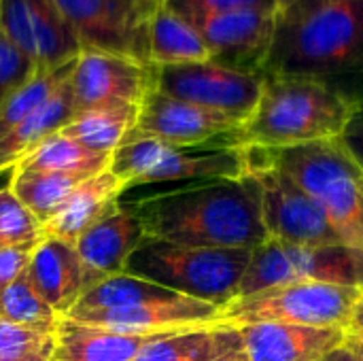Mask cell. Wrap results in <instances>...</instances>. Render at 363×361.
Masks as SVG:
<instances>
[{
  "mask_svg": "<svg viewBox=\"0 0 363 361\" xmlns=\"http://www.w3.org/2000/svg\"><path fill=\"white\" fill-rule=\"evenodd\" d=\"M119 204L138 219L149 238L213 249H255L268 240L262 191L253 174L198 181L140 198L121 196Z\"/></svg>",
  "mask_w": 363,
  "mask_h": 361,
  "instance_id": "6da1fadb",
  "label": "cell"
},
{
  "mask_svg": "<svg viewBox=\"0 0 363 361\" xmlns=\"http://www.w3.org/2000/svg\"><path fill=\"white\" fill-rule=\"evenodd\" d=\"M363 72V0H300L277 11L262 74L332 77Z\"/></svg>",
  "mask_w": 363,
  "mask_h": 361,
  "instance_id": "7a4b0ae2",
  "label": "cell"
},
{
  "mask_svg": "<svg viewBox=\"0 0 363 361\" xmlns=\"http://www.w3.org/2000/svg\"><path fill=\"white\" fill-rule=\"evenodd\" d=\"M359 104L328 81L264 74L262 96L240 130V145L285 149L340 138Z\"/></svg>",
  "mask_w": 363,
  "mask_h": 361,
  "instance_id": "3957f363",
  "label": "cell"
},
{
  "mask_svg": "<svg viewBox=\"0 0 363 361\" xmlns=\"http://www.w3.org/2000/svg\"><path fill=\"white\" fill-rule=\"evenodd\" d=\"M247 151L287 172L325 211L342 243L363 247V170L340 138L285 149L247 147Z\"/></svg>",
  "mask_w": 363,
  "mask_h": 361,
  "instance_id": "277c9868",
  "label": "cell"
},
{
  "mask_svg": "<svg viewBox=\"0 0 363 361\" xmlns=\"http://www.w3.org/2000/svg\"><path fill=\"white\" fill-rule=\"evenodd\" d=\"M251 251L189 247L145 236L130 255L123 274L223 309L236 300Z\"/></svg>",
  "mask_w": 363,
  "mask_h": 361,
  "instance_id": "5b68a950",
  "label": "cell"
},
{
  "mask_svg": "<svg viewBox=\"0 0 363 361\" xmlns=\"http://www.w3.org/2000/svg\"><path fill=\"white\" fill-rule=\"evenodd\" d=\"M108 170L128 189L177 183L242 179L249 174V157L238 147H177L155 138H123L113 151Z\"/></svg>",
  "mask_w": 363,
  "mask_h": 361,
  "instance_id": "8992f818",
  "label": "cell"
},
{
  "mask_svg": "<svg viewBox=\"0 0 363 361\" xmlns=\"http://www.w3.org/2000/svg\"><path fill=\"white\" fill-rule=\"evenodd\" d=\"M298 281L363 289V247L285 245L268 238L251 251L236 298Z\"/></svg>",
  "mask_w": 363,
  "mask_h": 361,
  "instance_id": "52a82bcc",
  "label": "cell"
},
{
  "mask_svg": "<svg viewBox=\"0 0 363 361\" xmlns=\"http://www.w3.org/2000/svg\"><path fill=\"white\" fill-rule=\"evenodd\" d=\"M362 296L363 289L357 287L298 281L232 300L221 309L219 323L240 328L249 323L277 321L342 330Z\"/></svg>",
  "mask_w": 363,
  "mask_h": 361,
  "instance_id": "ba28073f",
  "label": "cell"
},
{
  "mask_svg": "<svg viewBox=\"0 0 363 361\" xmlns=\"http://www.w3.org/2000/svg\"><path fill=\"white\" fill-rule=\"evenodd\" d=\"M162 0H55L81 51H102L151 66L149 26Z\"/></svg>",
  "mask_w": 363,
  "mask_h": 361,
  "instance_id": "9c48e42d",
  "label": "cell"
},
{
  "mask_svg": "<svg viewBox=\"0 0 363 361\" xmlns=\"http://www.w3.org/2000/svg\"><path fill=\"white\" fill-rule=\"evenodd\" d=\"M262 85L264 74L236 70L213 60L153 68V87L157 91L230 115L242 123L253 115Z\"/></svg>",
  "mask_w": 363,
  "mask_h": 361,
  "instance_id": "30bf717a",
  "label": "cell"
},
{
  "mask_svg": "<svg viewBox=\"0 0 363 361\" xmlns=\"http://www.w3.org/2000/svg\"><path fill=\"white\" fill-rule=\"evenodd\" d=\"M247 149V147H245ZM249 174L262 191V219L270 240L285 245H340L325 211L281 168L249 155Z\"/></svg>",
  "mask_w": 363,
  "mask_h": 361,
  "instance_id": "8fae6325",
  "label": "cell"
},
{
  "mask_svg": "<svg viewBox=\"0 0 363 361\" xmlns=\"http://www.w3.org/2000/svg\"><path fill=\"white\" fill-rule=\"evenodd\" d=\"M242 121L166 96L155 87L138 109L136 126L125 138H155L177 147H238Z\"/></svg>",
  "mask_w": 363,
  "mask_h": 361,
  "instance_id": "7c38bea8",
  "label": "cell"
},
{
  "mask_svg": "<svg viewBox=\"0 0 363 361\" xmlns=\"http://www.w3.org/2000/svg\"><path fill=\"white\" fill-rule=\"evenodd\" d=\"M0 30L34 62L36 70L64 66L81 53L55 0H0Z\"/></svg>",
  "mask_w": 363,
  "mask_h": 361,
  "instance_id": "4fadbf2b",
  "label": "cell"
},
{
  "mask_svg": "<svg viewBox=\"0 0 363 361\" xmlns=\"http://www.w3.org/2000/svg\"><path fill=\"white\" fill-rule=\"evenodd\" d=\"M153 68L130 57L83 49L70 74L74 113L111 104L140 106L153 89Z\"/></svg>",
  "mask_w": 363,
  "mask_h": 361,
  "instance_id": "5bb4252c",
  "label": "cell"
},
{
  "mask_svg": "<svg viewBox=\"0 0 363 361\" xmlns=\"http://www.w3.org/2000/svg\"><path fill=\"white\" fill-rule=\"evenodd\" d=\"M191 23L204 38L213 62L262 74L274 38L277 11H232Z\"/></svg>",
  "mask_w": 363,
  "mask_h": 361,
  "instance_id": "9a60e30c",
  "label": "cell"
},
{
  "mask_svg": "<svg viewBox=\"0 0 363 361\" xmlns=\"http://www.w3.org/2000/svg\"><path fill=\"white\" fill-rule=\"evenodd\" d=\"M145 230L138 219L117 204L74 243L85 274V291L104 279L123 274L130 255L143 243Z\"/></svg>",
  "mask_w": 363,
  "mask_h": 361,
  "instance_id": "2e32d148",
  "label": "cell"
},
{
  "mask_svg": "<svg viewBox=\"0 0 363 361\" xmlns=\"http://www.w3.org/2000/svg\"><path fill=\"white\" fill-rule=\"evenodd\" d=\"M249 361H319L342 347V330L306 328L277 321L240 326Z\"/></svg>",
  "mask_w": 363,
  "mask_h": 361,
  "instance_id": "e0dca14e",
  "label": "cell"
},
{
  "mask_svg": "<svg viewBox=\"0 0 363 361\" xmlns=\"http://www.w3.org/2000/svg\"><path fill=\"white\" fill-rule=\"evenodd\" d=\"M26 274L57 317H66L85 294V274L74 247L55 238L36 245Z\"/></svg>",
  "mask_w": 363,
  "mask_h": 361,
  "instance_id": "ac0fdd59",
  "label": "cell"
},
{
  "mask_svg": "<svg viewBox=\"0 0 363 361\" xmlns=\"http://www.w3.org/2000/svg\"><path fill=\"white\" fill-rule=\"evenodd\" d=\"M123 191V181L111 170L85 179L74 187L62 209L43 223V238H55L74 247L85 230L119 204Z\"/></svg>",
  "mask_w": 363,
  "mask_h": 361,
  "instance_id": "d6986e66",
  "label": "cell"
},
{
  "mask_svg": "<svg viewBox=\"0 0 363 361\" xmlns=\"http://www.w3.org/2000/svg\"><path fill=\"white\" fill-rule=\"evenodd\" d=\"M157 334L134 336L60 317L53 332V361H132Z\"/></svg>",
  "mask_w": 363,
  "mask_h": 361,
  "instance_id": "ffe728a7",
  "label": "cell"
},
{
  "mask_svg": "<svg viewBox=\"0 0 363 361\" xmlns=\"http://www.w3.org/2000/svg\"><path fill=\"white\" fill-rule=\"evenodd\" d=\"M74 115L70 79L30 117H26L11 132L0 136V170L15 166L30 149L47 136L60 132Z\"/></svg>",
  "mask_w": 363,
  "mask_h": 361,
  "instance_id": "44dd1931",
  "label": "cell"
},
{
  "mask_svg": "<svg viewBox=\"0 0 363 361\" xmlns=\"http://www.w3.org/2000/svg\"><path fill=\"white\" fill-rule=\"evenodd\" d=\"M149 57L151 66H179L206 62L211 51L191 21L160 2L149 26Z\"/></svg>",
  "mask_w": 363,
  "mask_h": 361,
  "instance_id": "7402d4cb",
  "label": "cell"
},
{
  "mask_svg": "<svg viewBox=\"0 0 363 361\" xmlns=\"http://www.w3.org/2000/svg\"><path fill=\"white\" fill-rule=\"evenodd\" d=\"M238 334L228 323L198 326L153 336L132 361H213Z\"/></svg>",
  "mask_w": 363,
  "mask_h": 361,
  "instance_id": "603a6c76",
  "label": "cell"
},
{
  "mask_svg": "<svg viewBox=\"0 0 363 361\" xmlns=\"http://www.w3.org/2000/svg\"><path fill=\"white\" fill-rule=\"evenodd\" d=\"M113 153H98L91 151L77 140L55 132L40 140L34 149H30L17 164V170H40V172H62V174H79V177H94L111 166Z\"/></svg>",
  "mask_w": 363,
  "mask_h": 361,
  "instance_id": "cb8c5ba5",
  "label": "cell"
},
{
  "mask_svg": "<svg viewBox=\"0 0 363 361\" xmlns=\"http://www.w3.org/2000/svg\"><path fill=\"white\" fill-rule=\"evenodd\" d=\"M138 109L140 106L134 104H111V106L87 109L74 113L72 119L60 132L91 151L113 153L136 126Z\"/></svg>",
  "mask_w": 363,
  "mask_h": 361,
  "instance_id": "d4e9b609",
  "label": "cell"
},
{
  "mask_svg": "<svg viewBox=\"0 0 363 361\" xmlns=\"http://www.w3.org/2000/svg\"><path fill=\"white\" fill-rule=\"evenodd\" d=\"M83 181L85 177H79V174L15 168L11 191L40 223H45L62 209V204L74 191V187Z\"/></svg>",
  "mask_w": 363,
  "mask_h": 361,
  "instance_id": "484cf974",
  "label": "cell"
},
{
  "mask_svg": "<svg viewBox=\"0 0 363 361\" xmlns=\"http://www.w3.org/2000/svg\"><path fill=\"white\" fill-rule=\"evenodd\" d=\"M74 60L64 64V66H57V68L36 70L21 87H17L0 104V136L11 132L26 117H30L38 106H43L70 79L72 68H74Z\"/></svg>",
  "mask_w": 363,
  "mask_h": 361,
  "instance_id": "4316f807",
  "label": "cell"
},
{
  "mask_svg": "<svg viewBox=\"0 0 363 361\" xmlns=\"http://www.w3.org/2000/svg\"><path fill=\"white\" fill-rule=\"evenodd\" d=\"M0 319L40 334H53L60 321L51 306L32 287L28 274H21L0 294Z\"/></svg>",
  "mask_w": 363,
  "mask_h": 361,
  "instance_id": "83f0119b",
  "label": "cell"
},
{
  "mask_svg": "<svg viewBox=\"0 0 363 361\" xmlns=\"http://www.w3.org/2000/svg\"><path fill=\"white\" fill-rule=\"evenodd\" d=\"M53 334H40L0 319V361H49Z\"/></svg>",
  "mask_w": 363,
  "mask_h": 361,
  "instance_id": "f1b7e54d",
  "label": "cell"
},
{
  "mask_svg": "<svg viewBox=\"0 0 363 361\" xmlns=\"http://www.w3.org/2000/svg\"><path fill=\"white\" fill-rule=\"evenodd\" d=\"M43 238V223L15 198L11 187L0 191V245H28Z\"/></svg>",
  "mask_w": 363,
  "mask_h": 361,
  "instance_id": "f546056e",
  "label": "cell"
},
{
  "mask_svg": "<svg viewBox=\"0 0 363 361\" xmlns=\"http://www.w3.org/2000/svg\"><path fill=\"white\" fill-rule=\"evenodd\" d=\"M34 72V62L0 30V104Z\"/></svg>",
  "mask_w": 363,
  "mask_h": 361,
  "instance_id": "4dcf8cb0",
  "label": "cell"
},
{
  "mask_svg": "<svg viewBox=\"0 0 363 361\" xmlns=\"http://www.w3.org/2000/svg\"><path fill=\"white\" fill-rule=\"evenodd\" d=\"M168 9L185 17L187 21H196L200 17L232 13V11H277L274 0H162Z\"/></svg>",
  "mask_w": 363,
  "mask_h": 361,
  "instance_id": "1f68e13d",
  "label": "cell"
},
{
  "mask_svg": "<svg viewBox=\"0 0 363 361\" xmlns=\"http://www.w3.org/2000/svg\"><path fill=\"white\" fill-rule=\"evenodd\" d=\"M38 243L0 247V294L11 283H15L21 274H26L28 264H30V257H32V253H34V249H36Z\"/></svg>",
  "mask_w": 363,
  "mask_h": 361,
  "instance_id": "d6a6232c",
  "label": "cell"
},
{
  "mask_svg": "<svg viewBox=\"0 0 363 361\" xmlns=\"http://www.w3.org/2000/svg\"><path fill=\"white\" fill-rule=\"evenodd\" d=\"M342 347L351 351L355 361H363V296L355 304L347 326L342 328Z\"/></svg>",
  "mask_w": 363,
  "mask_h": 361,
  "instance_id": "836d02e7",
  "label": "cell"
},
{
  "mask_svg": "<svg viewBox=\"0 0 363 361\" xmlns=\"http://www.w3.org/2000/svg\"><path fill=\"white\" fill-rule=\"evenodd\" d=\"M340 143L349 151V155L357 162V166L363 170V102L357 106V111L351 117L349 126L345 128V132L340 136Z\"/></svg>",
  "mask_w": 363,
  "mask_h": 361,
  "instance_id": "e575fe53",
  "label": "cell"
},
{
  "mask_svg": "<svg viewBox=\"0 0 363 361\" xmlns=\"http://www.w3.org/2000/svg\"><path fill=\"white\" fill-rule=\"evenodd\" d=\"M213 361H249L247 353H245V347H242V338H240V330L238 334L215 355Z\"/></svg>",
  "mask_w": 363,
  "mask_h": 361,
  "instance_id": "d590c367",
  "label": "cell"
},
{
  "mask_svg": "<svg viewBox=\"0 0 363 361\" xmlns=\"http://www.w3.org/2000/svg\"><path fill=\"white\" fill-rule=\"evenodd\" d=\"M319 361H355V357L351 355V351L347 347H338L332 353H328L325 357H321Z\"/></svg>",
  "mask_w": 363,
  "mask_h": 361,
  "instance_id": "8d00e7d4",
  "label": "cell"
},
{
  "mask_svg": "<svg viewBox=\"0 0 363 361\" xmlns=\"http://www.w3.org/2000/svg\"><path fill=\"white\" fill-rule=\"evenodd\" d=\"M13 174H15V166H9V168L0 170V191L6 189V187H11Z\"/></svg>",
  "mask_w": 363,
  "mask_h": 361,
  "instance_id": "74e56055",
  "label": "cell"
},
{
  "mask_svg": "<svg viewBox=\"0 0 363 361\" xmlns=\"http://www.w3.org/2000/svg\"><path fill=\"white\" fill-rule=\"evenodd\" d=\"M296 2H300V0H274V4H277V11H285V9L294 6Z\"/></svg>",
  "mask_w": 363,
  "mask_h": 361,
  "instance_id": "f35d334b",
  "label": "cell"
},
{
  "mask_svg": "<svg viewBox=\"0 0 363 361\" xmlns=\"http://www.w3.org/2000/svg\"><path fill=\"white\" fill-rule=\"evenodd\" d=\"M49 361H53V360H49Z\"/></svg>",
  "mask_w": 363,
  "mask_h": 361,
  "instance_id": "ab89813d",
  "label": "cell"
},
{
  "mask_svg": "<svg viewBox=\"0 0 363 361\" xmlns=\"http://www.w3.org/2000/svg\"><path fill=\"white\" fill-rule=\"evenodd\" d=\"M0 247H2V245H0Z\"/></svg>",
  "mask_w": 363,
  "mask_h": 361,
  "instance_id": "60d3db41",
  "label": "cell"
}]
</instances>
